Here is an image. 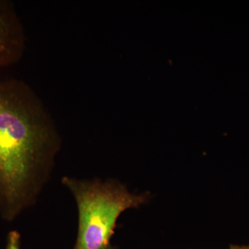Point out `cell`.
Returning <instances> with one entry per match:
<instances>
[{
	"label": "cell",
	"mask_w": 249,
	"mask_h": 249,
	"mask_svg": "<svg viewBox=\"0 0 249 249\" xmlns=\"http://www.w3.org/2000/svg\"><path fill=\"white\" fill-rule=\"evenodd\" d=\"M60 136L43 103L22 80H0V213L11 221L35 202Z\"/></svg>",
	"instance_id": "cell-1"
},
{
	"label": "cell",
	"mask_w": 249,
	"mask_h": 249,
	"mask_svg": "<svg viewBox=\"0 0 249 249\" xmlns=\"http://www.w3.org/2000/svg\"><path fill=\"white\" fill-rule=\"evenodd\" d=\"M78 210V232L73 249H115L111 244L116 222L126 210L146 203L148 193L134 194L113 180H80L64 177Z\"/></svg>",
	"instance_id": "cell-2"
},
{
	"label": "cell",
	"mask_w": 249,
	"mask_h": 249,
	"mask_svg": "<svg viewBox=\"0 0 249 249\" xmlns=\"http://www.w3.org/2000/svg\"><path fill=\"white\" fill-rule=\"evenodd\" d=\"M24 47V29L14 5L0 0V67L17 62Z\"/></svg>",
	"instance_id": "cell-3"
},
{
	"label": "cell",
	"mask_w": 249,
	"mask_h": 249,
	"mask_svg": "<svg viewBox=\"0 0 249 249\" xmlns=\"http://www.w3.org/2000/svg\"><path fill=\"white\" fill-rule=\"evenodd\" d=\"M6 249H21L20 235L19 232L16 231L9 232Z\"/></svg>",
	"instance_id": "cell-4"
},
{
	"label": "cell",
	"mask_w": 249,
	"mask_h": 249,
	"mask_svg": "<svg viewBox=\"0 0 249 249\" xmlns=\"http://www.w3.org/2000/svg\"><path fill=\"white\" fill-rule=\"evenodd\" d=\"M229 249H249V245L248 246H232Z\"/></svg>",
	"instance_id": "cell-5"
}]
</instances>
